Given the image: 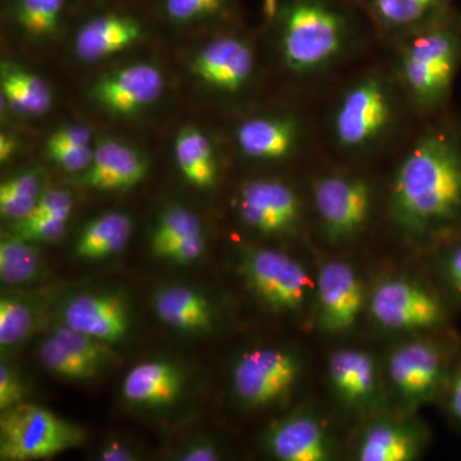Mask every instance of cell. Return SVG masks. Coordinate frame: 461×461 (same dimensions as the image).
<instances>
[{"instance_id":"obj_45","label":"cell","mask_w":461,"mask_h":461,"mask_svg":"<svg viewBox=\"0 0 461 461\" xmlns=\"http://www.w3.org/2000/svg\"><path fill=\"white\" fill-rule=\"evenodd\" d=\"M100 459L104 461H127L133 460L135 457L126 446L121 445L120 442H111L103 448Z\"/></svg>"},{"instance_id":"obj_31","label":"cell","mask_w":461,"mask_h":461,"mask_svg":"<svg viewBox=\"0 0 461 461\" xmlns=\"http://www.w3.org/2000/svg\"><path fill=\"white\" fill-rule=\"evenodd\" d=\"M66 0H17L16 16L23 32L32 39L56 35Z\"/></svg>"},{"instance_id":"obj_35","label":"cell","mask_w":461,"mask_h":461,"mask_svg":"<svg viewBox=\"0 0 461 461\" xmlns=\"http://www.w3.org/2000/svg\"><path fill=\"white\" fill-rule=\"evenodd\" d=\"M68 215H41L14 222V235L32 244L54 242L65 235Z\"/></svg>"},{"instance_id":"obj_11","label":"cell","mask_w":461,"mask_h":461,"mask_svg":"<svg viewBox=\"0 0 461 461\" xmlns=\"http://www.w3.org/2000/svg\"><path fill=\"white\" fill-rule=\"evenodd\" d=\"M241 222L267 238L293 236L305 222V203L296 187L281 178H254L236 198Z\"/></svg>"},{"instance_id":"obj_37","label":"cell","mask_w":461,"mask_h":461,"mask_svg":"<svg viewBox=\"0 0 461 461\" xmlns=\"http://www.w3.org/2000/svg\"><path fill=\"white\" fill-rule=\"evenodd\" d=\"M439 272L446 287L461 303V233L438 245Z\"/></svg>"},{"instance_id":"obj_42","label":"cell","mask_w":461,"mask_h":461,"mask_svg":"<svg viewBox=\"0 0 461 461\" xmlns=\"http://www.w3.org/2000/svg\"><path fill=\"white\" fill-rule=\"evenodd\" d=\"M205 251V236H194V238L182 240L177 244L167 249L160 256L163 259L171 260L177 264H190L198 260Z\"/></svg>"},{"instance_id":"obj_24","label":"cell","mask_w":461,"mask_h":461,"mask_svg":"<svg viewBox=\"0 0 461 461\" xmlns=\"http://www.w3.org/2000/svg\"><path fill=\"white\" fill-rule=\"evenodd\" d=\"M180 372L165 362L139 364L123 379L122 393L127 402L144 406H165L180 395Z\"/></svg>"},{"instance_id":"obj_23","label":"cell","mask_w":461,"mask_h":461,"mask_svg":"<svg viewBox=\"0 0 461 461\" xmlns=\"http://www.w3.org/2000/svg\"><path fill=\"white\" fill-rule=\"evenodd\" d=\"M153 306L163 323L182 332H203L213 324L211 303L190 287L169 286L158 291Z\"/></svg>"},{"instance_id":"obj_2","label":"cell","mask_w":461,"mask_h":461,"mask_svg":"<svg viewBox=\"0 0 461 461\" xmlns=\"http://www.w3.org/2000/svg\"><path fill=\"white\" fill-rule=\"evenodd\" d=\"M362 18L353 0H280L272 21L282 67L302 80L332 74L359 50Z\"/></svg>"},{"instance_id":"obj_47","label":"cell","mask_w":461,"mask_h":461,"mask_svg":"<svg viewBox=\"0 0 461 461\" xmlns=\"http://www.w3.org/2000/svg\"><path fill=\"white\" fill-rule=\"evenodd\" d=\"M278 3H280V0H264L263 12L269 21H272V18L275 17L278 8Z\"/></svg>"},{"instance_id":"obj_34","label":"cell","mask_w":461,"mask_h":461,"mask_svg":"<svg viewBox=\"0 0 461 461\" xmlns=\"http://www.w3.org/2000/svg\"><path fill=\"white\" fill-rule=\"evenodd\" d=\"M51 335L59 339L72 353L91 364L94 368L98 369L99 372L111 362L112 354L108 350L107 344L69 329L63 323L56 327Z\"/></svg>"},{"instance_id":"obj_20","label":"cell","mask_w":461,"mask_h":461,"mask_svg":"<svg viewBox=\"0 0 461 461\" xmlns=\"http://www.w3.org/2000/svg\"><path fill=\"white\" fill-rule=\"evenodd\" d=\"M62 323L111 345L126 336L130 317L123 300L115 294L87 293L72 297L66 303Z\"/></svg>"},{"instance_id":"obj_25","label":"cell","mask_w":461,"mask_h":461,"mask_svg":"<svg viewBox=\"0 0 461 461\" xmlns=\"http://www.w3.org/2000/svg\"><path fill=\"white\" fill-rule=\"evenodd\" d=\"M0 87L5 107L23 117H41L50 111L53 104L50 85L41 76L16 63H2Z\"/></svg>"},{"instance_id":"obj_14","label":"cell","mask_w":461,"mask_h":461,"mask_svg":"<svg viewBox=\"0 0 461 461\" xmlns=\"http://www.w3.org/2000/svg\"><path fill=\"white\" fill-rule=\"evenodd\" d=\"M257 53L247 38L226 35L203 48L191 71L203 84L224 95H239L253 84Z\"/></svg>"},{"instance_id":"obj_3","label":"cell","mask_w":461,"mask_h":461,"mask_svg":"<svg viewBox=\"0 0 461 461\" xmlns=\"http://www.w3.org/2000/svg\"><path fill=\"white\" fill-rule=\"evenodd\" d=\"M393 44L391 74L411 111L426 120L447 112L461 68V9Z\"/></svg>"},{"instance_id":"obj_5","label":"cell","mask_w":461,"mask_h":461,"mask_svg":"<svg viewBox=\"0 0 461 461\" xmlns=\"http://www.w3.org/2000/svg\"><path fill=\"white\" fill-rule=\"evenodd\" d=\"M311 200L324 240L350 244L366 233L377 203V186L366 173L330 169L315 176Z\"/></svg>"},{"instance_id":"obj_15","label":"cell","mask_w":461,"mask_h":461,"mask_svg":"<svg viewBox=\"0 0 461 461\" xmlns=\"http://www.w3.org/2000/svg\"><path fill=\"white\" fill-rule=\"evenodd\" d=\"M163 89L162 71L151 63L140 62L100 77L91 86L90 96L107 113L129 118L154 104Z\"/></svg>"},{"instance_id":"obj_1","label":"cell","mask_w":461,"mask_h":461,"mask_svg":"<svg viewBox=\"0 0 461 461\" xmlns=\"http://www.w3.org/2000/svg\"><path fill=\"white\" fill-rule=\"evenodd\" d=\"M386 215L408 241L441 245L461 233V121L445 113L406 147L388 184Z\"/></svg>"},{"instance_id":"obj_40","label":"cell","mask_w":461,"mask_h":461,"mask_svg":"<svg viewBox=\"0 0 461 461\" xmlns=\"http://www.w3.org/2000/svg\"><path fill=\"white\" fill-rule=\"evenodd\" d=\"M25 395V386L20 375L8 364H0V411H8L23 402Z\"/></svg>"},{"instance_id":"obj_4","label":"cell","mask_w":461,"mask_h":461,"mask_svg":"<svg viewBox=\"0 0 461 461\" xmlns=\"http://www.w3.org/2000/svg\"><path fill=\"white\" fill-rule=\"evenodd\" d=\"M406 109L390 68L366 69L333 100L327 118L330 140L346 157L373 156L393 140Z\"/></svg>"},{"instance_id":"obj_38","label":"cell","mask_w":461,"mask_h":461,"mask_svg":"<svg viewBox=\"0 0 461 461\" xmlns=\"http://www.w3.org/2000/svg\"><path fill=\"white\" fill-rule=\"evenodd\" d=\"M45 153L51 162L71 173H83L89 167L94 157V149L85 147L45 148Z\"/></svg>"},{"instance_id":"obj_21","label":"cell","mask_w":461,"mask_h":461,"mask_svg":"<svg viewBox=\"0 0 461 461\" xmlns=\"http://www.w3.org/2000/svg\"><path fill=\"white\" fill-rule=\"evenodd\" d=\"M148 162L140 151L113 139H103L80 176L81 185L99 191L130 190L144 180Z\"/></svg>"},{"instance_id":"obj_32","label":"cell","mask_w":461,"mask_h":461,"mask_svg":"<svg viewBox=\"0 0 461 461\" xmlns=\"http://www.w3.org/2000/svg\"><path fill=\"white\" fill-rule=\"evenodd\" d=\"M39 357L48 371L69 381H85L99 375L98 369L72 353L53 335L42 339Z\"/></svg>"},{"instance_id":"obj_46","label":"cell","mask_w":461,"mask_h":461,"mask_svg":"<svg viewBox=\"0 0 461 461\" xmlns=\"http://www.w3.org/2000/svg\"><path fill=\"white\" fill-rule=\"evenodd\" d=\"M17 149V140L14 135H9V133L0 135V162H9L16 154Z\"/></svg>"},{"instance_id":"obj_13","label":"cell","mask_w":461,"mask_h":461,"mask_svg":"<svg viewBox=\"0 0 461 461\" xmlns=\"http://www.w3.org/2000/svg\"><path fill=\"white\" fill-rule=\"evenodd\" d=\"M314 295L318 326L333 336L353 330L368 305L362 277L345 260L332 259L321 264Z\"/></svg>"},{"instance_id":"obj_12","label":"cell","mask_w":461,"mask_h":461,"mask_svg":"<svg viewBox=\"0 0 461 461\" xmlns=\"http://www.w3.org/2000/svg\"><path fill=\"white\" fill-rule=\"evenodd\" d=\"M240 154L258 163H282L305 148L308 127L293 111L249 115L233 131Z\"/></svg>"},{"instance_id":"obj_18","label":"cell","mask_w":461,"mask_h":461,"mask_svg":"<svg viewBox=\"0 0 461 461\" xmlns=\"http://www.w3.org/2000/svg\"><path fill=\"white\" fill-rule=\"evenodd\" d=\"M384 41H395L432 25L456 8V0H353Z\"/></svg>"},{"instance_id":"obj_16","label":"cell","mask_w":461,"mask_h":461,"mask_svg":"<svg viewBox=\"0 0 461 461\" xmlns=\"http://www.w3.org/2000/svg\"><path fill=\"white\" fill-rule=\"evenodd\" d=\"M330 386L348 411H373L382 400V378L375 357L360 348H339L330 354Z\"/></svg>"},{"instance_id":"obj_6","label":"cell","mask_w":461,"mask_h":461,"mask_svg":"<svg viewBox=\"0 0 461 461\" xmlns=\"http://www.w3.org/2000/svg\"><path fill=\"white\" fill-rule=\"evenodd\" d=\"M446 344L436 339H412L388 354L387 382L403 411L442 399L456 359Z\"/></svg>"},{"instance_id":"obj_8","label":"cell","mask_w":461,"mask_h":461,"mask_svg":"<svg viewBox=\"0 0 461 461\" xmlns=\"http://www.w3.org/2000/svg\"><path fill=\"white\" fill-rule=\"evenodd\" d=\"M241 273L251 293L277 313L302 314L314 295L315 284L305 267L276 249L248 248Z\"/></svg>"},{"instance_id":"obj_22","label":"cell","mask_w":461,"mask_h":461,"mask_svg":"<svg viewBox=\"0 0 461 461\" xmlns=\"http://www.w3.org/2000/svg\"><path fill=\"white\" fill-rule=\"evenodd\" d=\"M138 21L120 14H105L87 21L75 39L76 56L83 62L105 59L132 47L141 38Z\"/></svg>"},{"instance_id":"obj_43","label":"cell","mask_w":461,"mask_h":461,"mask_svg":"<svg viewBox=\"0 0 461 461\" xmlns=\"http://www.w3.org/2000/svg\"><path fill=\"white\" fill-rule=\"evenodd\" d=\"M442 399L451 420L461 427V357L455 359L453 371L446 384Z\"/></svg>"},{"instance_id":"obj_17","label":"cell","mask_w":461,"mask_h":461,"mask_svg":"<svg viewBox=\"0 0 461 461\" xmlns=\"http://www.w3.org/2000/svg\"><path fill=\"white\" fill-rule=\"evenodd\" d=\"M427 439L424 424L411 417L375 418L357 437L354 457L360 461L417 460Z\"/></svg>"},{"instance_id":"obj_41","label":"cell","mask_w":461,"mask_h":461,"mask_svg":"<svg viewBox=\"0 0 461 461\" xmlns=\"http://www.w3.org/2000/svg\"><path fill=\"white\" fill-rule=\"evenodd\" d=\"M91 133L89 127L80 123L65 124L51 132L45 148L85 147L90 145Z\"/></svg>"},{"instance_id":"obj_9","label":"cell","mask_w":461,"mask_h":461,"mask_svg":"<svg viewBox=\"0 0 461 461\" xmlns=\"http://www.w3.org/2000/svg\"><path fill=\"white\" fill-rule=\"evenodd\" d=\"M368 311L391 332H429L447 323V309L435 291L406 277L379 281L368 296Z\"/></svg>"},{"instance_id":"obj_33","label":"cell","mask_w":461,"mask_h":461,"mask_svg":"<svg viewBox=\"0 0 461 461\" xmlns=\"http://www.w3.org/2000/svg\"><path fill=\"white\" fill-rule=\"evenodd\" d=\"M35 313L26 300L5 296L0 300V346L14 348L32 332Z\"/></svg>"},{"instance_id":"obj_29","label":"cell","mask_w":461,"mask_h":461,"mask_svg":"<svg viewBox=\"0 0 461 461\" xmlns=\"http://www.w3.org/2000/svg\"><path fill=\"white\" fill-rule=\"evenodd\" d=\"M41 193V175L38 169L17 173L0 185V213L7 220L20 222L32 214Z\"/></svg>"},{"instance_id":"obj_36","label":"cell","mask_w":461,"mask_h":461,"mask_svg":"<svg viewBox=\"0 0 461 461\" xmlns=\"http://www.w3.org/2000/svg\"><path fill=\"white\" fill-rule=\"evenodd\" d=\"M230 0H166L167 16L173 23H191L223 14Z\"/></svg>"},{"instance_id":"obj_10","label":"cell","mask_w":461,"mask_h":461,"mask_svg":"<svg viewBox=\"0 0 461 461\" xmlns=\"http://www.w3.org/2000/svg\"><path fill=\"white\" fill-rule=\"evenodd\" d=\"M302 372V360L294 351L281 348H251L233 366V393L249 409L269 408L291 395Z\"/></svg>"},{"instance_id":"obj_28","label":"cell","mask_w":461,"mask_h":461,"mask_svg":"<svg viewBox=\"0 0 461 461\" xmlns=\"http://www.w3.org/2000/svg\"><path fill=\"white\" fill-rule=\"evenodd\" d=\"M41 271V259L32 242L17 235H5L0 240V280L18 286L35 281Z\"/></svg>"},{"instance_id":"obj_26","label":"cell","mask_w":461,"mask_h":461,"mask_svg":"<svg viewBox=\"0 0 461 461\" xmlns=\"http://www.w3.org/2000/svg\"><path fill=\"white\" fill-rule=\"evenodd\" d=\"M132 220L121 212L99 215L81 230L76 242V256L87 260L117 256L129 244Z\"/></svg>"},{"instance_id":"obj_39","label":"cell","mask_w":461,"mask_h":461,"mask_svg":"<svg viewBox=\"0 0 461 461\" xmlns=\"http://www.w3.org/2000/svg\"><path fill=\"white\" fill-rule=\"evenodd\" d=\"M74 208V199L68 191L63 189H50L42 191L41 198L36 202L35 208L29 217L41 215H68L71 217Z\"/></svg>"},{"instance_id":"obj_27","label":"cell","mask_w":461,"mask_h":461,"mask_svg":"<svg viewBox=\"0 0 461 461\" xmlns=\"http://www.w3.org/2000/svg\"><path fill=\"white\" fill-rule=\"evenodd\" d=\"M175 158L184 177L199 189H211L218 178L213 144L196 127L186 126L176 136Z\"/></svg>"},{"instance_id":"obj_44","label":"cell","mask_w":461,"mask_h":461,"mask_svg":"<svg viewBox=\"0 0 461 461\" xmlns=\"http://www.w3.org/2000/svg\"><path fill=\"white\" fill-rule=\"evenodd\" d=\"M182 461H215L220 460V453L214 446L209 444H196L187 447L181 454Z\"/></svg>"},{"instance_id":"obj_30","label":"cell","mask_w":461,"mask_h":461,"mask_svg":"<svg viewBox=\"0 0 461 461\" xmlns=\"http://www.w3.org/2000/svg\"><path fill=\"white\" fill-rule=\"evenodd\" d=\"M202 222L193 212L181 205L169 206L158 218L151 233V250L157 257L182 240L203 235Z\"/></svg>"},{"instance_id":"obj_7","label":"cell","mask_w":461,"mask_h":461,"mask_svg":"<svg viewBox=\"0 0 461 461\" xmlns=\"http://www.w3.org/2000/svg\"><path fill=\"white\" fill-rule=\"evenodd\" d=\"M85 430L53 412L21 402L0 415L2 460L48 459L83 444Z\"/></svg>"},{"instance_id":"obj_19","label":"cell","mask_w":461,"mask_h":461,"mask_svg":"<svg viewBox=\"0 0 461 461\" xmlns=\"http://www.w3.org/2000/svg\"><path fill=\"white\" fill-rule=\"evenodd\" d=\"M266 447L281 461H329L335 455L329 430L311 412H296L276 423L267 433Z\"/></svg>"}]
</instances>
